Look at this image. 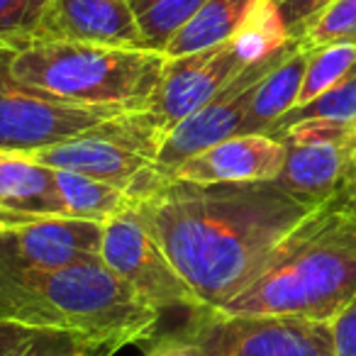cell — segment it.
I'll return each instance as SVG.
<instances>
[{
    "mask_svg": "<svg viewBox=\"0 0 356 356\" xmlns=\"http://www.w3.org/2000/svg\"><path fill=\"white\" fill-rule=\"evenodd\" d=\"M134 205L168 261L213 310L242 293L281 239L315 210L276 184L205 186L173 178Z\"/></svg>",
    "mask_w": 356,
    "mask_h": 356,
    "instance_id": "cell-1",
    "label": "cell"
},
{
    "mask_svg": "<svg viewBox=\"0 0 356 356\" xmlns=\"http://www.w3.org/2000/svg\"><path fill=\"white\" fill-rule=\"evenodd\" d=\"M356 300V215L327 200L271 252L259 276L218 310L332 322Z\"/></svg>",
    "mask_w": 356,
    "mask_h": 356,
    "instance_id": "cell-2",
    "label": "cell"
},
{
    "mask_svg": "<svg viewBox=\"0 0 356 356\" xmlns=\"http://www.w3.org/2000/svg\"><path fill=\"white\" fill-rule=\"evenodd\" d=\"M0 320L74 332L115 354L122 346L147 344L156 334L161 312L139 300L100 259H90L0 273Z\"/></svg>",
    "mask_w": 356,
    "mask_h": 356,
    "instance_id": "cell-3",
    "label": "cell"
},
{
    "mask_svg": "<svg viewBox=\"0 0 356 356\" xmlns=\"http://www.w3.org/2000/svg\"><path fill=\"white\" fill-rule=\"evenodd\" d=\"M166 54L81 42H35L15 51L10 71L20 83L88 108L147 110Z\"/></svg>",
    "mask_w": 356,
    "mask_h": 356,
    "instance_id": "cell-4",
    "label": "cell"
},
{
    "mask_svg": "<svg viewBox=\"0 0 356 356\" xmlns=\"http://www.w3.org/2000/svg\"><path fill=\"white\" fill-rule=\"evenodd\" d=\"M163 134L144 110L122 113L61 144L27 152L49 168L76 171L122 186L132 203L152 195L166 178L154 168Z\"/></svg>",
    "mask_w": 356,
    "mask_h": 356,
    "instance_id": "cell-5",
    "label": "cell"
},
{
    "mask_svg": "<svg viewBox=\"0 0 356 356\" xmlns=\"http://www.w3.org/2000/svg\"><path fill=\"white\" fill-rule=\"evenodd\" d=\"M193 356H337L330 322L227 315L213 307L188 312L173 330Z\"/></svg>",
    "mask_w": 356,
    "mask_h": 356,
    "instance_id": "cell-6",
    "label": "cell"
},
{
    "mask_svg": "<svg viewBox=\"0 0 356 356\" xmlns=\"http://www.w3.org/2000/svg\"><path fill=\"white\" fill-rule=\"evenodd\" d=\"M100 261L118 273L137 293L139 300L161 315L173 310L193 312L203 307L195 291L168 261L161 244L154 239L137 205H129L127 210L103 222Z\"/></svg>",
    "mask_w": 356,
    "mask_h": 356,
    "instance_id": "cell-7",
    "label": "cell"
},
{
    "mask_svg": "<svg viewBox=\"0 0 356 356\" xmlns=\"http://www.w3.org/2000/svg\"><path fill=\"white\" fill-rule=\"evenodd\" d=\"M13 54L0 49V149L35 152L122 115V110L88 108L20 83L10 71Z\"/></svg>",
    "mask_w": 356,
    "mask_h": 356,
    "instance_id": "cell-8",
    "label": "cell"
},
{
    "mask_svg": "<svg viewBox=\"0 0 356 356\" xmlns=\"http://www.w3.org/2000/svg\"><path fill=\"white\" fill-rule=\"evenodd\" d=\"M286 161L273 184L312 208L327 203L356 159V124L305 120L273 134Z\"/></svg>",
    "mask_w": 356,
    "mask_h": 356,
    "instance_id": "cell-9",
    "label": "cell"
},
{
    "mask_svg": "<svg viewBox=\"0 0 356 356\" xmlns=\"http://www.w3.org/2000/svg\"><path fill=\"white\" fill-rule=\"evenodd\" d=\"M293 47H296V40L278 54L268 56V59L259 61V64L244 66L210 103H205L203 108H198L186 120H181L173 129H168L161 147H159L156 163H154L159 176L168 181L171 173L184 161H188L191 156L234 137V134H242L244 115H247L249 100H252L257 83Z\"/></svg>",
    "mask_w": 356,
    "mask_h": 356,
    "instance_id": "cell-10",
    "label": "cell"
},
{
    "mask_svg": "<svg viewBox=\"0 0 356 356\" xmlns=\"http://www.w3.org/2000/svg\"><path fill=\"white\" fill-rule=\"evenodd\" d=\"M242 69L244 64L239 61L232 42L195 54L171 56V59L166 56L161 79L144 113L166 137L168 129L210 103Z\"/></svg>",
    "mask_w": 356,
    "mask_h": 356,
    "instance_id": "cell-11",
    "label": "cell"
},
{
    "mask_svg": "<svg viewBox=\"0 0 356 356\" xmlns=\"http://www.w3.org/2000/svg\"><path fill=\"white\" fill-rule=\"evenodd\" d=\"M103 222L44 218L37 222L0 229V273L25 268H59L100 259Z\"/></svg>",
    "mask_w": 356,
    "mask_h": 356,
    "instance_id": "cell-12",
    "label": "cell"
},
{
    "mask_svg": "<svg viewBox=\"0 0 356 356\" xmlns=\"http://www.w3.org/2000/svg\"><path fill=\"white\" fill-rule=\"evenodd\" d=\"M37 42L149 49L127 0H49Z\"/></svg>",
    "mask_w": 356,
    "mask_h": 356,
    "instance_id": "cell-13",
    "label": "cell"
},
{
    "mask_svg": "<svg viewBox=\"0 0 356 356\" xmlns=\"http://www.w3.org/2000/svg\"><path fill=\"white\" fill-rule=\"evenodd\" d=\"M286 161V147L271 134H234L191 156L171 173L186 184H273Z\"/></svg>",
    "mask_w": 356,
    "mask_h": 356,
    "instance_id": "cell-14",
    "label": "cell"
},
{
    "mask_svg": "<svg viewBox=\"0 0 356 356\" xmlns=\"http://www.w3.org/2000/svg\"><path fill=\"white\" fill-rule=\"evenodd\" d=\"M64 213L54 168L25 152L0 149V229L59 218Z\"/></svg>",
    "mask_w": 356,
    "mask_h": 356,
    "instance_id": "cell-15",
    "label": "cell"
},
{
    "mask_svg": "<svg viewBox=\"0 0 356 356\" xmlns=\"http://www.w3.org/2000/svg\"><path fill=\"white\" fill-rule=\"evenodd\" d=\"M307 66V49L296 40V47L257 83L244 115L242 134H266L278 118L296 108L302 76Z\"/></svg>",
    "mask_w": 356,
    "mask_h": 356,
    "instance_id": "cell-16",
    "label": "cell"
},
{
    "mask_svg": "<svg viewBox=\"0 0 356 356\" xmlns=\"http://www.w3.org/2000/svg\"><path fill=\"white\" fill-rule=\"evenodd\" d=\"M254 3L257 0H205L195 15L171 37L163 54L171 59L225 44L239 30Z\"/></svg>",
    "mask_w": 356,
    "mask_h": 356,
    "instance_id": "cell-17",
    "label": "cell"
},
{
    "mask_svg": "<svg viewBox=\"0 0 356 356\" xmlns=\"http://www.w3.org/2000/svg\"><path fill=\"white\" fill-rule=\"evenodd\" d=\"M54 181L61 205H64V213L69 218L108 222L110 218H115L118 213L127 210L129 205H134L122 186L108 184V181H100V178L54 168Z\"/></svg>",
    "mask_w": 356,
    "mask_h": 356,
    "instance_id": "cell-18",
    "label": "cell"
},
{
    "mask_svg": "<svg viewBox=\"0 0 356 356\" xmlns=\"http://www.w3.org/2000/svg\"><path fill=\"white\" fill-rule=\"evenodd\" d=\"M229 42H232L239 61L249 66L286 49L293 42V37L283 22L281 13H278L276 3L273 0H257Z\"/></svg>",
    "mask_w": 356,
    "mask_h": 356,
    "instance_id": "cell-19",
    "label": "cell"
},
{
    "mask_svg": "<svg viewBox=\"0 0 356 356\" xmlns=\"http://www.w3.org/2000/svg\"><path fill=\"white\" fill-rule=\"evenodd\" d=\"M356 74V44L354 42H334V44L307 49V66L302 76L298 105L315 100L317 95L327 93L334 86L344 83L349 76Z\"/></svg>",
    "mask_w": 356,
    "mask_h": 356,
    "instance_id": "cell-20",
    "label": "cell"
},
{
    "mask_svg": "<svg viewBox=\"0 0 356 356\" xmlns=\"http://www.w3.org/2000/svg\"><path fill=\"white\" fill-rule=\"evenodd\" d=\"M149 49L163 51L205 0H127Z\"/></svg>",
    "mask_w": 356,
    "mask_h": 356,
    "instance_id": "cell-21",
    "label": "cell"
},
{
    "mask_svg": "<svg viewBox=\"0 0 356 356\" xmlns=\"http://www.w3.org/2000/svg\"><path fill=\"white\" fill-rule=\"evenodd\" d=\"M305 120H327V122H346L356 124V74L349 76L344 83L334 86L327 93L317 95L315 100L305 105L291 108L283 118L268 127L266 134H278L281 129L291 127V124L305 122Z\"/></svg>",
    "mask_w": 356,
    "mask_h": 356,
    "instance_id": "cell-22",
    "label": "cell"
},
{
    "mask_svg": "<svg viewBox=\"0 0 356 356\" xmlns=\"http://www.w3.org/2000/svg\"><path fill=\"white\" fill-rule=\"evenodd\" d=\"M49 0H0V49L22 51L40 37Z\"/></svg>",
    "mask_w": 356,
    "mask_h": 356,
    "instance_id": "cell-23",
    "label": "cell"
},
{
    "mask_svg": "<svg viewBox=\"0 0 356 356\" xmlns=\"http://www.w3.org/2000/svg\"><path fill=\"white\" fill-rule=\"evenodd\" d=\"M334 42L356 44V0H334L298 37L302 49H317Z\"/></svg>",
    "mask_w": 356,
    "mask_h": 356,
    "instance_id": "cell-24",
    "label": "cell"
},
{
    "mask_svg": "<svg viewBox=\"0 0 356 356\" xmlns=\"http://www.w3.org/2000/svg\"><path fill=\"white\" fill-rule=\"evenodd\" d=\"M13 356H110V351L74 332L40 330L30 344Z\"/></svg>",
    "mask_w": 356,
    "mask_h": 356,
    "instance_id": "cell-25",
    "label": "cell"
},
{
    "mask_svg": "<svg viewBox=\"0 0 356 356\" xmlns=\"http://www.w3.org/2000/svg\"><path fill=\"white\" fill-rule=\"evenodd\" d=\"M273 3H276V8H278V13H281L291 37L298 40V37L302 35V30H305L327 6H332L334 0H273Z\"/></svg>",
    "mask_w": 356,
    "mask_h": 356,
    "instance_id": "cell-26",
    "label": "cell"
},
{
    "mask_svg": "<svg viewBox=\"0 0 356 356\" xmlns=\"http://www.w3.org/2000/svg\"><path fill=\"white\" fill-rule=\"evenodd\" d=\"M332 325V339H334L337 356H356V300L341 312Z\"/></svg>",
    "mask_w": 356,
    "mask_h": 356,
    "instance_id": "cell-27",
    "label": "cell"
},
{
    "mask_svg": "<svg viewBox=\"0 0 356 356\" xmlns=\"http://www.w3.org/2000/svg\"><path fill=\"white\" fill-rule=\"evenodd\" d=\"M40 330L35 327L20 325V322L0 320V356H13L22 349L25 344H30L35 339V334Z\"/></svg>",
    "mask_w": 356,
    "mask_h": 356,
    "instance_id": "cell-28",
    "label": "cell"
},
{
    "mask_svg": "<svg viewBox=\"0 0 356 356\" xmlns=\"http://www.w3.org/2000/svg\"><path fill=\"white\" fill-rule=\"evenodd\" d=\"M147 356H193V351L178 339L173 332L156 337L154 334L147 344Z\"/></svg>",
    "mask_w": 356,
    "mask_h": 356,
    "instance_id": "cell-29",
    "label": "cell"
},
{
    "mask_svg": "<svg viewBox=\"0 0 356 356\" xmlns=\"http://www.w3.org/2000/svg\"><path fill=\"white\" fill-rule=\"evenodd\" d=\"M332 200H337L341 208L356 215V159H354V163H351L349 171H346L344 181L339 184L337 193L332 195Z\"/></svg>",
    "mask_w": 356,
    "mask_h": 356,
    "instance_id": "cell-30",
    "label": "cell"
}]
</instances>
